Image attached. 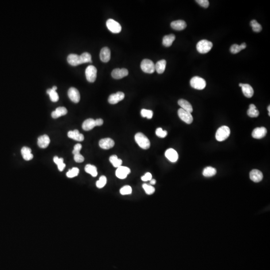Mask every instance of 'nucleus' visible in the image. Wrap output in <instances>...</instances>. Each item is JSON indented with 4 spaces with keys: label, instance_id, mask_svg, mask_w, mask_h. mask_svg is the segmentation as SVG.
Returning a JSON list of instances; mask_svg holds the SVG:
<instances>
[{
    "label": "nucleus",
    "instance_id": "obj_1",
    "mask_svg": "<svg viewBox=\"0 0 270 270\" xmlns=\"http://www.w3.org/2000/svg\"><path fill=\"white\" fill-rule=\"evenodd\" d=\"M135 140L140 147L147 150L150 147V140L142 133H138L135 136Z\"/></svg>",
    "mask_w": 270,
    "mask_h": 270
},
{
    "label": "nucleus",
    "instance_id": "obj_2",
    "mask_svg": "<svg viewBox=\"0 0 270 270\" xmlns=\"http://www.w3.org/2000/svg\"><path fill=\"white\" fill-rule=\"evenodd\" d=\"M213 43L212 42L207 40H200L197 44V50L201 54H206L212 49L213 47Z\"/></svg>",
    "mask_w": 270,
    "mask_h": 270
},
{
    "label": "nucleus",
    "instance_id": "obj_3",
    "mask_svg": "<svg viewBox=\"0 0 270 270\" xmlns=\"http://www.w3.org/2000/svg\"><path fill=\"white\" fill-rule=\"evenodd\" d=\"M230 129L228 127L223 126L220 127L216 133V139L219 142L225 141L228 138L230 135Z\"/></svg>",
    "mask_w": 270,
    "mask_h": 270
},
{
    "label": "nucleus",
    "instance_id": "obj_4",
    "mask_svg": "<svg viewBox=\"0 0 270 270\" xmlns=\"http://www.w3.org/2000/svg\"><path fill=\"white\" fill-rule=\"evenodd\" d=\"M191 86L195 89L202 90L205 88L206 82L204 79L198 76H195L191 79L190 81Z\"/></svg>",
    "mask_w": 270,
    "mask_h": 270
},
{
    "label": "nucleus",
    "instance_id": "obj_5",
    "mask_svg": "<svg viewBox=\"0 0 270 270\" xmlns=\"http://www.w3.org/2000/svg\"><path fill=\"white\" fill-rule=\"evenodd\" d=\"M141 68L145 73L152 74L155 71V65L151 60L144 59L141 64Z\"/></svg>",
    "mask_w": 270,
    "mask_h": 270
},
{
    "label": "nucleus",
    "instance_id": "obj_6",
    "mask_svg": "<svg viewBox=\"0 0 270 270\" xmlns=\"http://www.w3.org/2000/svg\"><path fill=\"white\" fill-rule=\"evenodd\" d=\"M85 74L87 81L91 83L94 82L97 78V70L95 67L90 65L86 69Z\"/></svg>",
    "mask_w": 270,
    "mask_h": 270
},
{
    "label": "nucleus",
    "instance_id": "obj_7",
    "mask_svg": "<svg viewBox=\"0 0 270 270\" xmlns=\"http://www.w3.org/2000/svg\"><path fill=\"white\" fill-rule=\"evenodd\" d=\"M106 25L108 29L113 33L118 34L121 31L122 27L121 25L113 19H110L108 20L106 22Z\"/></svg>",
    "mask_w": 270,
    "mask_h": 270
},
{
    "label": "nucleus",
    "instance_id": "obj_8",
    "mask_svg": "<svg viewBox=\"0 0 270 270\" xmlns=\"http://www.w3.org/2000/svg\"><path fill=\"white\" fill-rule=\"evenodd\" d=\"M178 114L180 119L188 124H191L193 121V118L191 113L181 108L178 110Z\"/></svg>",
    "mask_w": 270,
    "mask_h": 270
},
{
    "label": "nucleus",
    "instance_id": "obj_9",
    "mask_svg": "<svg viewBox=\"0 0 270 270\" xmlns=\"http://www.w3.org/2000/svg\"><path fill=\"white\" fill-rule=\"evenodd\" d=\"M267 133V130L266 128L263 127H258L253 130L252 133V136L255 139H261L266 136Z\"/></svg>",
    "mask_w": 270,
    "mask_h": 270
},
{
    "label": "nucleus",
    "instance_id": "obj_10",
    "mask_svg": "<svg viewBox=\"0 0 270 270\" xmlns=\"http://www.w3.org/2000/svg\"><path fill=\"white\" fill-rule=\"evenodd\" d=\"M68 94L69 98L74 103H78L80 101V93L76 88L74 87L70 88L68 92Z\"/></svg>",
    "mask_w": 270,
    "mask_h": 270
},
{
    "label": "nucleus",
    "instance_id": "obj_11",
    "mask_svg": "<svg viewBox=\"0 0 270 270\" xmlns=\"http://www.w3.org/2000/svg\"><path fill=\"white\" fill-rule=\"evenodd\" d=\"M125 94L122 92H118L116 93L113 94L109 96L108 98V102L110 104H117L119 102L121 101L124 99Z\"/></svg>",
    "mask_w": 270,
    "mask_h": 270
},
{
    "label": "nucleus",
    "instance_id": "obj_12",
    "mask_svg": "<svg viewBox=\"0 0 270 270\" xmlns=\"http://www.w3.org/2000/svg\"><path fill=\"white\" fill-rule=\"evenodd\" d=\"M131 172V170L127 167L120 166L118 168L116 171V175L118 178L124 179Z\"/></svg>",
    "mask_w": 270,
    "mask_h": 270
},
{
    "label": "nucleus",
    "instance_id": "obj_13",
    "mask_svg": "<svg viewBox=\"0 0 270 270\" xmlns=\"http://www.w3.org/2000/svg\"><path fill=\"white\" fill-rule=\"evenodd\" d=\"M239 86L242 88L243 94L248 98L252 97L254 94V90L249 84L240 83Z\"/></svg>",
    "mask_w": 270,
    "mask_h": 270
},
{
    "label": "nucleus",
    "instance_id": "obj_14",
    "mask_svg": "<svg viewBox=\"0 0 270 270\" xmlns=\"http://www.w3.org/2000/svg\"><path fill=\"white\" fill-rule=\"evenodd\" d=\"M128 71L125 68L115 69L112 72V76L115 79H121L128 76Z\"/></svg>",
    "mask_w": 270,
    "mask_h": 270
},
{
    "label": "nucleus",
    "instance_id": "obj_15",
    "mask_svg": "<svg viewBox=\"0 0 270 270\" xmlns=\"http://www.w3.org/2000/svg\"><path fill=\"white\" fill-rule=\"evenodd\" d=\"M115 142L111 138H104L99 141V146L102 148L108 150L113 147Z\"/></svg>",
    "mask_w": 270,
    "mask_h": 270
},
{
    "label": "nucleus",
    "instance_id": "obj_16",
    "mask_svg": "<svg viewBox=\"0 0 270 270\" xmlns=\"http://www.w3.org/2000/svg\"><path fill=\"white\" fill-rule=\"evenodd\" d=\"M250 179L254 182H260L263 178V175L262 172L256 169H254L250 172Z\"/></svg>",
    "mask_w": 270,
    "mask_h": 270
},
{
    "label": "nucleus",
    "instance_id": "obj_17",
    "mask_svg": "<svg viewBox=\"0 0 270 270\" xmlns=\"http://www.w3.org/2000/svg\"><path fill=\"white\" fill-rule=\"evenodd\" d=\"M68 62L73 66H76L82 64L80 56L75 54H70L67 58Z\"/></svg>",
    "mask_w": 270,
    "mask_h": 270
},
{
    "label": "nucleus",
    "instance_id": "obj_18",
    "mask_svg": "<svg viewBox=\"0 0 270 270\" xmlns=\"http://www.w3.org/2000/svg\"><path fill=\"white\" fill-rule=\"evenodd\" d=\"M100 59L103 62L107 63L111 59V51L108 47H104L100 52Z\"/></svg>",
    "mask_w": 270,
    "mask_h": 270
},
{
    "label": "nucleus",
    "instance_id": "obj_19",
    "mask_svg": "<svg viewBox=\"0 0 270 270\" xmlns=\"http://www.w3.org/2000/svg\"><path fill=\"white\" fill-rule=\"evenodd\" d=\"M165 156L171 162H177L178 159V154L173 148H169L165 152Z\"/></svg>",
    "mask_w": 270,
    "mask_h": 270
},
{
    "label": "nucleus",
    "instance_id": "obj_20",
    "mask_svg": "<svg viewBox=\"0 0 270 270\" xmlns=\"http://www.w3.org/2000/svg\"><path fill=\"white\" fill-rule=\"evenodd\" d=\"M68 136L69 138L79 142H82L84 140V135L80 133L78 130H77L69 131L68 133Z\"/></svg>",
    "mask_w": 270,
    "mask_h": 270
},
{
    "label": "nucleus",
    "instance_id": "obj_21",
    "mask_svg": "<svg viewBox=\"0 0 270 270\" xmlns=\"http://www.w3.org/2000/svg\"><path fill=\"white\" fill-rule=\"evenodd\" d=\"M50 143V139L47 135H44L39 137L38 139V145L41 148H46L49 146Z\"/></svg>",
    "mask_w": 270,
    "mask_h": 270
},
{
    "label": "nucleus",
    "instance_id": "obj_22",
    "mask_svg": "<svg viewBox=\"0 0 270 270\" xmlns=\"http://www.w3.org/2000/svg\"><path fill=\"white\" fill-rule=\"evenodd\" d=\"M171 26L174 30L182 31L186 28L187 24L183 20L175 21L172 22Z\"/></svg>",
    "mask_w": 270,
    "mask_h": 270
},
{
    "label": "nucleus",
    "instance_id": "obj_23",
    "mask_svg": "<svg viewBox=\"0 0 270 270\" xmlns=\"http://www.w3.org/2000/svg\"><path fill=\"white\" fill-rule=\"evenodd\" d=\"M179 105L181 107V109L187 111L188 112L192 113L193 111V109L191 104L189 102L184 99H180L178 101Z\"/></svg>",
    "mask_w": 270,
    "mask_h": 270
},
{
    "label": "nucleus",
    "instance_id": "obj_24",
    "mask_svg": "<svg viewBox=\"0 0 270 270\" xmlns=\"http://www.w3.org/2000/svg\"><path fill=\"white\" fill-rule=\"evenodd\" d=\"M68 111L66 108L64 107H60L57 108L55 111L52 113V117L54 119H57L58 118L64 116L67 114Z\"/></svg>",
    "mask_w": 270,
    "mask_h": 270
},
{
    "label": "nucleus",
    "instance_id": "obj_25",
    "mask_svg": "<svg viewBox=\"0 0 270 270\" xmlns=\"http://www.w3.org/2000/svg\"><path fill=\"white\" fill-rule=\"evenodd\" d=\"M96 126L95 120L93 119H87L86 120L83 122L82 125V128L85 131H90L92 130Z\"/></svg>",
    "mask_w": 270,
    "mask_h": 270
},
{
    "label": "nucleus",
    "instance_id": "obj_26",
    "mask_svg": "<svg viewBox=\"0 0 270 270\" xmlns=\"http://www.w3.org/2000/svg\"><path fill=\"white\" fill-rule=\"evenodd\" d=\"M31 149L27 147H24L21 150V154L24 159L30 161L33 158V155L31 153Z\"/></svg>",
    "mask_w": 270,
    "mask_h": 270
},
{
    "label": "nucleus",
    "instance_id": "obj_27",
    "mask_svg": "<svg viewBox=\"0 0 270 270\" xmlns=\"http://www.w3.org/2000/svg\"><path fill=\"white\" fill-rule=\"evenodd\" d=\"M166 61L165 60H161L157 62L155 65V70L159 74H161L165 71L166 67Z\"/></svg>",
    "mask_w": 270,
    "mask_h": 270
},
{
    "label": "nucleus",
    "instance_id": "obj_28",
    "mask_svg": "<svg viewBox=\"0 0 270 270\" xmlns=\"http://www.w3.org/2000/svg\"><path fill=\"white\" fill-rule=\"evenodd\" d=\"M175 39L176 37L174 34H170L168 35L165 36L163 39V44L166 47H170Z\"/></svg>",
    "mask_w": 270,
    "mask_h": 270
},
{
    "label": "nucleus",
    "instance_id": "obj_29",
    "mask_svg": "<svg viewBox=\"0 0 270 270\" xmlns=\"http://www.w3.org/2000/svg\"><path fill=\"white\" fill-rule=\"evenodd\" d=\"M247 114L250 117L256 118L259 116V112L256 109V107L254 104H251L248 110Z\"/></svg>",
    "mask_w": 270,
    "mask_h": 270
},
{
    "label": "nucleus",
    "instance_id": "obj_30",
    "mask_svg": "<svg viewBox=\"0 0 270 270\" xmlns=\"http://www.w3.org/2000/svg\"><path fill=\"white\" fill-rule=\"evenodd\" d=\"M217 170L214 168L212 167H207L204 169L202 172V175L204 177H211L216 174Z\"/></svg>",
    "mask_w": 270,
    "mask_h": 270
},
{
    "label": "nucleus",
    "instance_id": "obj_31",
    "mask_svg": "<svg viewBox=\"0 0 270 270\" xmlns=\"http://www.w3.org/2000/svg\"><path fill=\"white\" fill-rule=\"evenodd\" d=\"M85 170L86 172L89 174L93 177H95L97 176V169L96 167L94 166V165H91V164L87 165L85 168Z\"/></svg>",
    "mask_w": 270,
    "mask_h": 270
},
{
    "label": "nucleus",
    "instance_id": "obj_32",
    "mask_svg": "<svg viewBox=\"0 0 270 270\" xmlns=\"http://www.w3.org/2000/svg\"><path fill=\"white\" fill-rule=\"evenodd\" d=\"M109 160L111 163L112 164L113 166L115 168H118L121 166L122 164V160L118 159L117 156L115 155L111 156V157H110Z\"/></svg>",
    "mask_w": 270,
    "mask_h": 270
},
{
    "label": "nucleus",
    "instance_id": "obj_33",
    "mask_svg": "<svg viewBox=\"0 0 270 270\" xmlns=\"http://www.w3.org/2000/svg\"><path fill=\"white\" fill-rule=\"evenodd\" d=\"M53 160H54V162L58 166V168L60 171H63L64 170V169H65V167H66L65 164L64 163L63 159V158H59L58 157L56 156V157H54Z\"/></svg>",
    "mask_w": 270,
    "mask_h": 270
},
{
    "label": "nucleus",
    "instance_id": "obj_34",
    "mask_svg": "<svg viewBox=\"0 0 270 270\" xmlns=\"http://www.w3.org/2000/svg\"><path fill=\"white\" fill-rule=\"evenodd\" d=\"M47 93L48 94H49L50 99L53 102H56L59 99V97L58 94L56 92V91H54L52 89H50L47 90Z\"/></svg>",
    "mask_w": 270,
    "mask_h": 270
},
{
    "label": "nucleus",
    "instance_id": "obj_35",
    "mask_svg": "<svg viewBox=\"0 0 270 270\" xmlns=\"http://www.w3.org/2000/svg\"><path fill=\"white\" fill-rule=\"evenodd\" d=\"M82 64L87 63H92V57L91 54L87 52L83 53L80 55Z\"/></svg>",
    "mask_w": 270,
    "mask_h": 270
},
{
    "label": "nucleus",
    "instance_id": "obj_36",
    "mask_svg": "<svg viewBox=\"0 0 270 270\" xmlns=\"http://www.w3.org/2000/svg\"><path fill=\"white\" fill-rule=\"evenodd\" d=\"M250 25L252 28L253 31L255 32H260L262 31V27L261 25L259 24L255 20H253L250 22Z\"/></svg>",
    "mask_w": 270,
    "mask_h": 270
},
{
    "label": "nucleus",
    "instance_id": "obj_37",
    "mask_svg": "<svg viewBox=\"0 0 270 270\" xmlns=\"http://www.w3.org/2000/svg\"><path fill=\"white\" fill-rule=\"evenodd\" d=\"M107 183V178L105 176H102L99 180L96 182V186L99 189L103 188Z\"/></svg>",
    "mask_w": 270,
    "mask_h": 270
},
{
    "label": "nucleus",
    "instance_id": "obj_38",
    "mask_svg": "<svg viewBox=\"0 0 270 270\" xmlns=\"http://www.w3.org/2000/svg\"><path fill=\"white\" fill-rule=\"evenodd\" d=\"M79 169L78 168H73L67 173V176L70 178H72L78 175Z\"/></svg>",
    "mask_w": 270,
    "mask_h": 270
},
{
    "label": "nucleus",
    "instance_id": "obj_39",
    "mask_svg": "<svg viewBox=\"0 0 270 270\" xmlns=\"http://www.w3.org/2000/svg\"><path fill=\"white\" fill-rule=\"evenodd\" d=\"M120 194L122 195H130L132 193V187L130 186L127 185L123 187L120 190Z\"/></svg>",
    "mask_w": 270,
    "mask_h": 270
},
{
    "label": "nucleus",
    "instance_id": "obj_40",
    "mask_svg": "<svg viewBox=\"0 0 270 270\" xmlns=\"http://www.w3.org/2000/svg\"><path fill=\"white\" fill-rule=\"evenodd\" d=\"M143 188L146 192V193L148 195L153 194L155 191V189L154 187L147 184H144L143 185Z\"/></svg>",
    "mask_w": 270,
    "mask_h": 270
},
{
    "label": "nucleus",
    "instance_id": "obj_41",
    "mask_svg": "<svg viewBox=\"0 0 270 270\" xmlns=\"http://www.w3.org/2000/svg\"><path fill=\"white\" fill-rule=\"evenodd\" d=\"M141 114L143 117L147 118L148 119H151L153 117V112L152 110L142 109L141 111Z\"/></svg>",
    "mask_w": 270,
    "mask_h": 270
},
{
    "label": "nucleus",
    "instance_id": "obj_42",
    "mask_svg": "<svg viewBox=\"0 0 270 270\" xmlns=\"http://www.w3.org/2000/svg\"><path fill=\"white\" fill-rule=\"evenodd\" d=\"M156 134L160 138H165L167 136L168 133L166 131L163 130L161 128H158L156 130Z\"/></svg>",
    "mask_w": 270,
    "mask_h": 270
},
{
    "label": "nucleus",
    "instance_id": "obj_43",
    "mask_svg": "<svg viewBox=\"0 0 270 270\" xmlns=\"http://www.w3.org/2000/svg\"><path fill=\"white\" fill-rule=\"evenodd\" d=\"M241 50H242V49L240 45H238L237 44H234L230 48V52L233 54H237Z\"/></svg>",
    "mask_w": 270,
    "mask_h": 270
},
{
    "label": "nucleus",
    "instance_id": "obj_44",
    "mask_svg": "<svg viewBox=\"0 0 270 270\" xmlns=\"http://www.w3.org/2000/svg\"><path fill=\"white\" fill-rule=\"evenodd\" d=\"M74 159L75 162L77 163H82L84 161V157L80 153L74 154Z\"/></svg>",
    "mask_w": 270,
    "mask_h": 270
},
{
    "label": "nucleus",
    "instance_id": "obj_45",
    "mask_svg": "<svg viewBox=\"0 0 270 270\" xmlns=\"http://www.w3.org/2000/svg\"><path fill=\"white\" fill-rule=\"evenodd\" d=\"M196 2L201 7L207 8L209 6V2L208 0H197Z\"/></svg>",
    "mask_w": 270,
    "mask_h": 270
},
{
    "label": "nucleus",
    "instance_id": "obj_46",
    "mask_svg": "<svg viewBox=\"0 0 270 270\" xmlns=\"http://www.w3.org/2000/svg\"><path fill=\"white\" fill-rule=\"evenodd\" d=\"M141 179L142 181H144V182L151 181L152 179V175L150 173H146L144 176L141 177Z\"/></svg>",
    "mask_w": 270,
    "mask_h": 270
},
{
    "label": "nucleus",
    "instance_id": "obj_47",
    "mask_svg": "<svg viewBox=\"0 0 270 270\" xmlns=\"http://www.w3.org/2000/svg\"><path fill=\"white\" fill-rule=\"evenodd\" d=\"M82 148V146L80 144H77L74 147V150L73 151V154H75L76 153H80L81 148Z\"/></svg>",
    "mask_w": 270,
    "mask_h": 270
},
{
    "label": "nucleus",
    "instance_id": "obj_48",
    "mask_svg": "<svg viewBox=\"0 0 270 270\" xmlns=\"http://www.w3.org/2000/svg\"><path fill=\"white\" fill-rule=\"evenodd\" d=\"M104 121L101 119H98L95 120V125L96 126H101L103 124Z\"/></svg>",
    "mask_w": 270,
    "mask_h": 270
},
{
    "label": "nucleus",
    "instance_id": "obj_49",
    "mask_svg": "<svg viewBox=\"0 0 270 270\" xmlns=\"http://www.w3.org/2000/svg\"><path fill=\"white\" fill-rule=\"evenodd\" d=\"M240 46L241 47V48H242V50L245 49L246 47H247V45H246V44L245 43H242Z\"/></svg>",
    "mask_w": 270,
    "mask_h": 270
},
{
    "label": "nucleus",
    "instance_id": "obj_50",
    "mask_svg": "<svg viewBox=\"0 0 270 270\" xmlns=\"http://www.w3.org/2000/svg\"><path fill=\"white\" fill-rule=\"evenodd\" d=\"M156 183V181L155 179H152V180L150 181V184H151V185H155Z\"/></svg>",
    "mask_w": 270,
    "mask_h": 270
},
{
    "label": "nucleus",
    "instance_id": "obj_51",
    "mask_svg": "<svg viewBox=\"0 0 270 270\" xmlns=\"http://www.w3.org/2000/svg\"><path fill=\"white\" fill-rule=\"evenodd\" d=\"M52 89L54 91H56V90L57 89V87L56 86H54Z\"/></svg>",
    "mask_w": 270,
    "mask_h": 270
},
{
    "label": "nucleus",
    "instance_id": "obj_52",
    "mask_svg": "<svg viewBox=\"0 0 270 270\" xmlns=\"http://www.w3.org/2000/svg\"><path fill=\"white\" fill-rule=\"evenodd\" d=\"M270 106H268V111H269V116H270Z\"/></svg>",
    "mask_w": 270,
    "mask_h": 270
}]
</instances>
